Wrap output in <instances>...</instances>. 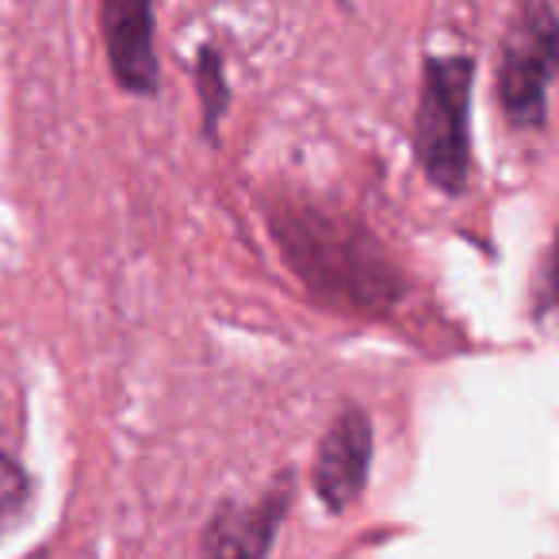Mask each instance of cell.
I'll return each instance as SVG.
<instances>
[{
  "label": "cell",
  "mask_w": 559,
  "mask_h": 559,
  "mask_svg": "<svg viewBox=\"0 0 559 559\" xmlns=\"http://www.w3.org/2000/svg\"><path fill=\"white\" fill-rule=\"evenodd\" d=\"M195 93H200V127L203 139L211 146H218V134H223V119L230 111V78H226V55L215 43H200L192 66Z\"/></svg>",
  "instance_id": "52a82bcc"
},
{
  "label": "cell",
  "mask_w": 559,
  "mask_h": 559,
  "mask_svg": "<svg viewBox=\"0 0 559 559\" xmlns=\"http://www.w3.org/2000/svg\"><path fill=\"white\" fill-rule=\"evenodd\" d=\"M556 0H518L502 43H498L495 66V96L510 131H548L551 85H556Z\"/></svg>",
  "instance_id": "3957f363"
},
{
  "label": "cell",
  "mask_w": 559,
  "mask_h": 559,
  "mask_svg": "<svg viewBox=\"0 0 559 559\" xmlns=\"http://www.w3.org/2000/svg\"><path fill=\"white\" fill-rule=\"evenodd\" d=\"M296 506V472L272 475L257 498H223L203 521L200 559H269Z\"/></svg>",
  "instance_id": "277c9868"
},
{
  "label": "cell",
  "mask_w": 559,
  "mask_h": 559,
  "mask_svg": "<svg viewBox=\"0 0 559 559\" xmlns=\"http://www.w3.org/2000/svg\"><path fill=\"white\" fill-rule=\"evenodd\" d=\"M337 4H342V9H349V0H337Z\"/></svg>",
  "instance_id": "9c48e42d"
},
{
  "label": "cell",
  "mask_w": 559,
  "mask_h": 559,
  "mask_svg": "<svg viewBox=\"0 0 559 559\" xmlns=\"http://www.w3.org/2000/svg\"><path fill=\"white\" fill-rule=\"evenodd\" d=\"M35 510V475L12 456L9 449H0V540L12 536Z\"/></svg>",
  "instance_id": "ba28073f"
},
{
  "label": "cell",
  "mask_w": 559,
  "mask_h": 559,
  "mask_svg": "<svg viewBox=\"0 0 559 559\" xmlns=\"http://www.w3.org/2000/svg\"><path fill=\"white\" fill-rule=\"evenodd\" d=\"M479 62L472 55H426L414 104L411 150L421 177L444 200H464L475 180L472 104Z\"/></svg>",
  "instance_id": "7a4b0ae2"
},
{
  "label": "cell",
  "mask_w": 559,
  "mask_h": 559,
  "mask_svg": "<svg viewBox=\"0 0 559 559\" xmlns=\"http://www.w3.org/2000/svg\"><path fill=\"white\" fill-rule=\"evenodd\" d=\"M104 58L116 88L134 100L162 93V55H157V0H96Z\"/></svg>",
  "instance_id": "8992f818"
},
{
  "label": "cell",
  "mask_w": 559,
  "mask_h": 559,
  "mask_svg": "<svg viewBox=\"0 0 559 559\" xmlns=\"http://www.w3.org/2000/svg\"><path fill=\"white\" fill-rule=\"evenodd\" d=\"M261 211L284 269L330 314L383 322L403 307L411 280L360 215L299 192L269 195Z\"/></svg>",
  "instance_id": "6da1fadb"
},
{
  "label": "cell",
  "mask_w": 559,
  "mask_h": 559,
  "mask_svg": "<svg viewBox=\"0 0 559 559\" xmlns=\"http://www.w3.org/2000/svg\"><path fill=\"white\" fill-rule=\"evenodd\" d=\"M376 429L360 403H342L322 429L311 460V487L326 513H345L360 502L372 479Z\"/></svg>",
  "instance_id": "5b68a950"
}]
</instances>
